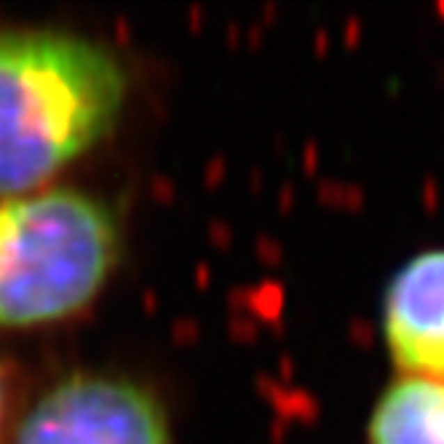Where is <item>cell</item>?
I'll list each match as a JSON object with an SVG mask.
<instances>
[{
	"label": "cell",
	"mask_w": 444,
	"mask_h": 444,
	"mask_svg": "<svg viewBox=\"0 0 444 444\" xmlns=\"http://www.w3.org/2000/svg\"><path fill=\"white\" fill-rule=\"evenodd\" d=\"M118 222L84 193L49 190L0 204V326L81 310L118 260Z\"/></svg>",
	"instance_id": "cell-2"
},
{
	"label": "cell",
	"mask_w": 444,
	"mask_h": 444,
	"mask_svg": "<svg viewBox=\"0 0 444 444\" xmlns=\"http://www.w3.org/2000/svg\"><path fill=\"white\" fill-rule=\"evenodd\" d=\"M386 338L410 377L444 380V249L415 257L393 278Z\"/></svg>",
	"instance_id": "cell-4"
},
{
	"label": "cell",
	"mask_w": 444,
	"mask_h": 444,
	"mask_svg": "<svg viewBox=\"0 0 444 444\" xmlns=\"http://www.w3.org/2000/svg\"><path fill=\"white\" fill-rule=\"evenodd\" d=\"M17 444H171L161 404L113 377H72L22 423Z\"/></svg>",
	"instance_id": "cell-3"
},
{
	"label": "cell",
	"mask_w": 444,
	"mask_h": 444,
	"mask_svg": "<svg viewBox=\"0 0 444 444\" xmlns=\"http://www.w3.org/2000/svg\"><path fill=\"white\" fill-rule=\"evenodd\" d=\"M0 407H3V388H0Z\"/></svg>",
	"instance_id": "cell-6"
},
{
	"label": "cell",
	"mask_w": 444,
	"mask_h": 444,
	"mask_svg": "<svg viewBox=\"0 0 444 444\" xmlns=\"http://www.w3.org/2000/svg\"><path fill=\"white\" fill-rule=\"evenodd\" d=\"M126 94L102 43L27 30L0 35V196L43 185L116 126Z\"/></svg>",
	"instance_id": "cell-1"
},
{
	"label": "cell",
	"mask_w": 444,
	"mask_h": 444,
	"mask_svg": "<svg viewBox=\"0 0 444 444\" xmlns=\"http://www.w3.org/2000/svg\"><path fill=\"white\" fill-rule=\"evenodd\" d=\"M372 444H444V380L404 377L383 393Z\"/></svg>",
	"instance_id": "cell-5"
}]
</instances>
